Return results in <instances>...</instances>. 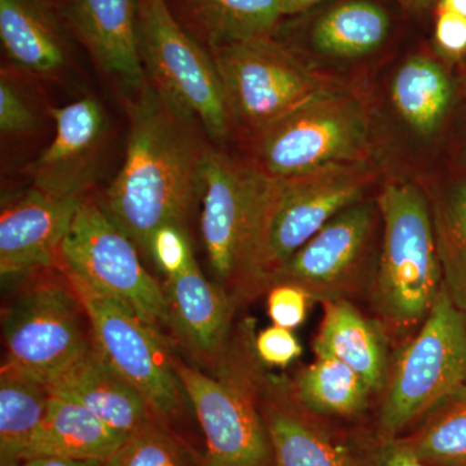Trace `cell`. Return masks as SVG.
I'll return each instance as SVG.
<instances>
[{"instance_id":"obj_1","label":"cell","mask_w":466,"mask_h":466,"mask_svg":"<svg viewBox=\"0 0 466 466\" xmlns=\"http://www.w3.org/2000/svg\"><path fill=\"white\" fill-rule=\"evenodd\" d=\"M127 116L125 161L100 205L150 258V244L159 228L188 231L208 147L193 133V121L174 109L149 81L127 101Z\"/></svg>"},{"instance_id":"obj_2","label":"cell","mask_w":466,"mask_h":466,"mask_svg":"<svg viewBox=\"0 0 466 466\" xmlns=\"http://www.w3.org/2000/svg\"><path fill=\"white\" fill-rule=\"evenodd\" d=\"M363 94L386 175L422 180L437 173L438 148L459 103L453 66L422 41L380 67Z\"/></svg>"},{"instance_id":"obj_3","label":"cell","mask_w":466,"mask_h":466,"mask_svg":"<svg viewBox=\"0 0 466 466\" xmlns=\"http://www.w3.org/2000/svg\"><path fill=\"white\" fill-rule=\"evenodd\" d=\"M276 179L242 157L208 148L201 236L216 284L236 303L265 293L266 240Z\"/></svg>"},{"instance_id":"obj_4","label":"cell","mask_w":466,"mask_h":466,"mask_svg":"<svg viewBox=\"0 0 466 466\" xmlns=\"http://www.w3.org/2000/svg\"><path fill=\"white\" fill-rule=\"evenodd\" d=\"M382 232L370 296L383 332L421 327L443 288L428 192L420 180L386 175L377 191Z\"/></svg>"},{"instance_id":"obj_5","label":"cell","mask_w":466,"mask_h":466,"mask_svg":"<svg viewBox=\"0 0 466 466\" xmlns=\"http://www.w3.org/2000/svg\"><path fill=\"white\" fill-rule=\"evenodd\" d=\"M174 370L204 433V466H274V452L258 407L260 361L253 328L228 342L210 376L174 358Z\"/></svg>"},{"instance_id":"obj_6","label":"cell","mask_w":466,"mask_h":466,"mask_svg":"<svg viewBox=\"0 0 466 466\" xmlns=\"http://www.w3.org/2000/svg\"><path fill=\"white\" fill-rule=\"evenodd\" d=\"M244 142L248 155L242 158L274 179L339 165L379 164L370 108L357 90L314 97Z\"/></svg>"},{"instance_id":"obj_7","label":"cell","mask_w":466,"mask_h":466,"mask_svg":"<svg viewBox=\"0 0 466 466\" xmlns=\"http://www.w3.org/2000/svg\"><path fill=\"white\" fill-rule=\"evenodd\" d=\"M274 36L319 75L361 92L400 50V17L386 0H328Z\"/></svg>"},{"instance_id":"obj_8","label":"cell","mask_w":466,"mask_h":466,"mask_svg":"<svg viewBox=\"0 0 466 466\" xmlns=\"http://www.w3.org/2000/svg\"><path fill=\"white\" fill-rule=\"evenodd\" d=\"M232 131L242 140L265 130L303 104L351 90L319 75L272 36L210 46Z\"/></svg>"},{"instance_id":"obj_9","label":"cell","mask_w":466,"mask_h":466,"mask_svg":"<svg viewBox=\"0 0 466 466\" xmlns=\"http://www.w3.org/2000/svg\"><path fill=\"white\" fill-rule=\"evenodd\" d=\"M465 386L466 309L453 302L443 284L428 318L389 372L381 391L380 437H400Z\"/></svg>"},{"instance_id":"obj_10","label":"cell","mask_w":466,"mask_h":466,"mask_svg":"<svg viewBox=\"0 0 466 466\" xmlns=\"http://www.w3.org/2000/svg\"><path fill=\"white\" fill-rule=\"evenodd\" d=\"M137 250L100 202L86 196L61 244L56 266L170 341L175 334L164 285L144 268Z\"/></svg>"},{"instance_id":"obj_11","label":"cell","mask_w":466,"mask_h":466,"mask_svg":"<svg viewBox=\"0 0 466 466\" xmlns=\"http://www.w3.org/2000/svg\"><path fill=\"white\" fill-rule=\"evenodd\" d=\"M3 311L9 366L50 383L96 348L90 319L58 267L43 269Z\"/></svg>"},{"instance_id":"obj_12","label":"cell","mask_w":466,"mask_h":466,"mask_svg":"<svg viewBox=\"0 0 466 466\" xmlns=\"http://www.w3.org/2000/svg\"><path fill=\"white\" fill-rule=\"evenodd\" d=\"M147 78L180 115L213 139L232 133L225 95L210 52L179 25L167 0H137Z\"/></svg>"},{"instance_id":"obj_13","label":"cell","mask_w":466,"mask_h":466,"mask_svg":"<svg viewBox=\"0 0 466 466\" xmlns=\"http://www.w3.org/2000/svg\"><path fill=\"white\" fill-rule=\"evenodd\" d=\"M377 195V193H376ZM376 195L332 218L267 280L300 288L312 300L349 299L375 276L382 220Z\"/></svg>"},{"instance_id":"obj_14","label":"cell","mask_w":466,"mask_h":466,"mask_svg":"<svg viewBox=\"0 0 466 466\" xmlns=\"http://www.w3.org/2000/svg\"><path fill=\"white\" fill-rule=\"evenodd\" d=\"M386 177L377 162L339 165L276 179L266 240L267 280L332 218L376 195Z\"/></svg>"},{"instance_id":"obj_15","label":"cell","mask_w":466,"mask_h":466,"mask_svg":"<svg viewBox=\"0 0 466 466\" xmlns=\"http://www.w3.org/2000/svg\"><path fill=\"white\" fill-rule=\"evenodd\" d=\"M66 278L84 303L101 355L140 391L161 421L167 424L179 416L187 397L175 373L167 337L84 281Z\"/></svg>"},{"instance_id":"obj_16","label":"cell","mask_w":466,"mask_h":466,"mask_svg":"<svg viewBox=\"0 0 466 466\" xmlns=\"http://www.w3.org/2000/svg\"><path fill=\"white\" fill-rule=\"evenodd\" d=\"M55 137L30 168L33 188L64 198H84L96 177L106 135L99 101L84 97L52 108Z\"/></svg>"},{"instance_id":"obj_17","label":"cell","mask_w":466,"mask_h":466,"mask_svg":"<svg viewBox=\"0 0 466 466\" xmlns=\"http://www.w3.org/2000/svg\"><path fill=\"white\" fill-rule=\"evenodd\" d=\"M84 198H56L32 187L25 195L3 207L2 278L34 274L56 267L61 244Z\"/></svg>"},{"instance_id":"obj_18","label":"cell","mask_w":466,"mask_h":466,"mask_svg":"<svg viewBox=\"0 0 466 466\" xmlns=\"http://www.w3.org/2000/svg\"><path fill=\"white\" fill-rule=\"evenodd\" d=\"M258 407L274 466H360V460L318 422L291 390L289 377L258 372Z\"/></svg>"},{"instance_id":"obj_19","label":"cell","mask_w":466,"mask_h":466,"mask_svg":"<svg viewBox=\"0 0 466 466\" xmlns=\"http://www.w3.org/2000/svg\"><path fill=\"white\" fill-rule=\"evenodd\" d=\"M67 16L106 75L139 90L147 81L137 0H66Z\"/></svg>"},{"instance_id":"obj_20","label":"cell","mask_w":466,"mask_h":466,"mask_svg":"<svg viewBox=\"0 0 466 466\" xmlns=\"http://www.w3.org/2000/svg\"><path fill=\"white\" fill-rule=\"evenodd\" d=\"M164 289L175 337L202 363L216 367L228 346L238 303L202 275L195 256L179 272L167 276Z\"/></svg>"},{"instance_id":"obj_21","label":"cell","mask_w":466,"mask_h":466,"mask_svg":"<svg viewBox=\"0 0 466 466\" xmlns=\"http://www.w3.org/2000/svg\"><path fill=\"white\" fill-rule=\"evenodd\" d=\"M47 386L51 394L82 404L122 434H131L157 417L148 400L110 366L97 348Z\"/></svg>"},{"instance_id":"obj_22","label":"cell","mask_w":466,"mask_h":466,"mask_svg":"<svg viewBox=\"0 0 466 466\" xmlns=\"http://www.w3.org/2000/svg\"><path fill=\"white\" fill-rule=\"evenodd\" d=\"M323 319L314 339L315 355H329L348 364L373 392L382 391L389 367L383 332L349 299L323 302Z\"/></svg>"},{"instance_id":"obj_23","label":"cell","mask_w":466,"mask_h":466,"mask_svg":"<svg viewBox=\"0 0 466 466\" xmlns=\"http://www.w3.org/2000/svg\"><path fill=\"white\" fill-rule=\"evenodd\" d=\"M127 435L110 428L82 404L51 395L47 413L24 460L55 456L79 461L106 460L118 450Z\"/></svg>"},{"instance_id":"obj_24","label":"cell","mask_w":466,"mask_h":466,"mask_svg":"<svg viewBox=\"0 0 466 466\" xmlns=\"http://www.w3.org/2000/svg\"><path fill=\"white\" fill-rule=\"evenodd\" d=\"M0 39L9 60L33 75L66 66L63 32L43 0H0Z\"/></svg>"},{"instance_id":"obj_25","label":"cell","mask_w":466,"mask_h":466,"mask_svg":"<svg viewBox=\"0 0 466 466\" xmlns=\"http://www.w3.org/2000/svg\"><path fill=\"white\" fill-rule=\"evenodd\" d=\"M47 383L3 363L0 370V466L23 461L47 413Z\"/></svg>"},{"instance_id":"obj_26","label":"cell","mask_w":466,"mask_h":466,"mask_svg":"<svg viewBox=\"0 0 466 466\" xmlns=\"http://www.w3.org/2000/svg\"><path fill=\"white\" fill-rule=\"evenodd\" d=\"M420 182L431 201L444 287L466 309V177L443 180L434 174Z\"/></svg>"},{"instance_id":"obj_27","label":"cell","mask_w":466,"mask_h":466,"mask_svg":"<svg viewBox=\"0 0 466 466\" xmlns=\"http://www.w3.org/2000/svg\"><path fill=\"white\" fill-rule=\"evenodd\" d=\"M289 381L299 403L318 416H357L366 410L373 394L352 368L329 355H315V360L289 377Z\"/></svg>"},{"instance_id":"obj_28","label":"cell","mask_w":466,"mask_h":466,"mask_svg":"<svg viewBox=\"0 0 466 466\" xmlns=\"http://www.w3.org/2000/svg\"><path fill=\"white\" fill-rule=\"evenodd\" d=\"M210 46L272 36L283 23L280 0H186Z\"/></svg>"},{"instance_id":"obj_29","label":"cell","mask_w":466,"mask_h":466,"mask_svg":"<svg viewBox=\"0 0 466 466\" xmlns=\"http://www.w3.org/2000/svg\"><path fill=\"white\" fill-rule=\"evenodd\" d=\"M400 438L431 466H466V386L451 395Z\"/></svg>"},{"instance_id":"obj_30","label":"cell","mask_w":466,"mask_h":466,"mask_svg":"<svg viewBox=\"0 0 466 466\" xmlns=\"http://www.w3.org/2000/svg\"><path fill=\"white\" fill-rule=\"evenodd\" d=\"M103 466H204V460L155 417L128 434Z\"/></svg>"},{"instance_id":"obj_31","label":"cell","mask_w":466,"mask_h":466,"mask_svg":"<svg viewBox=\"0 0 466 466\" xmlns=\"http://www.w3.org/2000/svg\"><path fill=\"white\" fill-rule=\"evenodd\" d=\"M193 256L191 236L179 227L165 226L155 233L150 244V259L165 278L175 275Z\"/></svg>"},{"instance_id":"obj_32","label":"cell","mask_w":466,"mask_h":466,"mask_svg":"<svg viewBox=\"0 0 466 466\" xmlns=\"http://www.w3.org/2000/svg\"><path fill=\"white\" fill-rule=\"evenodd\" d=\"M434 12L431 48L449 66H461L466 60V18L453 12Z\"/></svg>"},{"instance_id":"obj_33","label":"cell","mask_w":466,"mask_h":466,"mask_svg":"<svg viewBox=\"0 0 466 466\" xmlns=\"http://www.w3.org/2000/svg\"><path fill=\"white\" fill-rule=\"evenodd\" d=\"M311 297L290 284H276L267 291V311L279 327L296 329L308 317Z\"/></svg>"},{"instance_id":"obj_34","label":"cell","mask_w":466,"mask_h":466,"mask_svg":"<svg viewBox=\"0 0 466 466\" xmlns=\"http://www.w3.org/2000/svg\"><path fill=\"white\" fill-rule=\"evenodd\" d=\"M254 350L263 366L287 367L302 355V346L287 328L271 325L254 337Z\"/></svg>"},{"instance_id":"obj_35","label":"cell","mask_w":466,"mask_h":466,"mask_svg":"<svg viewBox=\"0 0 466 466\" xmlns=\"http://www.w3.org/2000/svg\"><path fill=\"white\" fill-rule=\"evenodd\" d=\"M36 119L9 81L0 82V130L3 134L26 133L35 127Z\"/></svg>"},{"instance_id":"obj_36","label":"cell","mask_w":466,"mask_h":466,"mask_svg":"<svg viewBox=\"0 0 466 466\" xmlns=\"http://www.w3.org/2000/svg\"><path fill=\"white\" fill-rule=\"evenodd\" d=\"M359 460L360 466H431L422 461L400 437H380V441Z\"/></svg>"},{"instance_id":"obj_37","label":"cell","mask_w":466,"mask_h":466,"mask_svg":"<svg viewBox=\"0 0 466 466\" xmlns=\"http://www.w3.org/2000/svg\"><path fill=\"white\" fill-rule=\"evenodd\" d=\"M100 461H79V460H70L63 458H55V456H33L15 466H103Z\"/></svg>"},{"instance_id":"obj_38","label":"cell","mask_w":466,"mask_h":466,"mask_svg":"<svg viewBox=\"0 0 466 466\" xmlns=\"http://www.w3.org/2000/svg\"><path fill=\"white\" fill-rule=\"evenodd\" d=\"M325 2L328 0H280L281 14L284 18L299 16Z\"/></svg>"},{"instance_id":"obj_39","label":"cell","mask_w":466,"mask_h":466,"mask_svg":"<svg viewBox=\"0 0 466 466\" xmlns=\"http://www.w3.org/2000/svg\"><path fill=\"white\" fill-rule=\"evenodd\" d=\"M394 2L408 15L422 16L426 12L435 8L438 0H394Z\"/></svg>"},{"instance_id":"obj_40","label":"cell","mask_w":466,"mask_h":466,"mask_svg":"<svg viewBox=\"0 0 466 466\" xmlns=\"http://www.w3.org/2000/svg\"><path fill=\"white\" fill-rule=\"evenodd\" d=\"M434 11H449L466 18V0H438Z\"/></svg>"},{"instance_id":"obj_41","label":"cell","mask_w":466,"mask_h":466,"mask_svg":"<svg viewBox=\"0 0 466 466\" xmlns=\"http://www.w3.org/2000/svg\"><path fill=\"white\" fill-rule=\"evenodd\" d=\"M459 157L462 167H466V134L464 135V137H462L461 146H460Z\"/></svg>"}]
</instances>
